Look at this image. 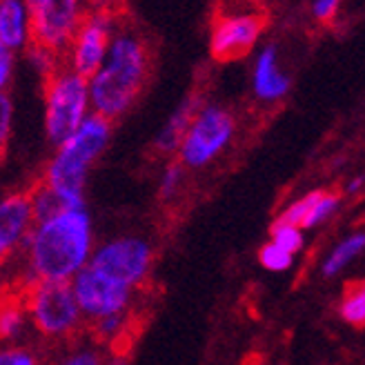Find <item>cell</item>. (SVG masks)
I'll use <instances>...</instances> for the list:
<instances>
[{
	"label": "cell",
	"instance_id": "23",
	"mask_svg": "<svg viewBox=\"0 0 365 365\" xmlns=\"http://www.w3.org/2000/svg\"><path fill=\"white\" fill-rule=\"evenodd\" d=\"M11 125H14V103L9 94H0V160L5 158L7 145L11 138Z\"/></svg>",
	"mask_w": 365,
	"mask_h": 365
},
{
	"label": "cell",
	"instance_id": "18",
	"mask_svg": "<svg viewBox=\"0 0 365 365\" xmlns=\"http://www.w3.org/2000/svg\"><path fill=\"white\" fill-rule=\"evenodd\" d=\"M134 325V317L132 314H118V317H109L103 321L91 323V334H94L98 345H116L120 341L127 339Z\"/></svg>",
	"mask_w": 365,
	"mask_h": 365
},
{
	"label": "cell",
	"instance_id": "21",
	"mask_svg": "<svg viewBox=\"0 0 365 365\" xmlns=\"http://www.w3.org/2000/svg\"><path fill=\"white\" fill-rule=\"evenodd\" d=\"M365 247V234H356L352 236V239H348L345 243H341L334 252H332V257L327 259L325 267H323V274L325 277H330V274H336L345 263H348L354 254H359L361 250Z\"/></svg>",
	"mask_w": 365,
	"mask_h": 365
},
{
	"label": "cell",
	"instance_id": "19",
	"mask_svg": "<svg viewBox=\"0 0 365 365\" xmlns=\"http://www.w3.org/2000/svg\"><path fill=\"white\" fill-rule=\"evenodd\" d=\"M325 190H317V192H309L305 198H301L299 203H294L292 207H287L279 218H277V225H287V227H303L307 216L312 214V210L317 207V203L323 198Z\"/></svg>",
	"mask_w": 365,
	"mask_h": 365
},
{
	"label": "cell",
	"instance_id": "12",
	"mask_svg": "<svg viewBox=\"0 0 365 365\" xmlns=\"http://www.w3.org/2000/svg\"><path fill=\"white\" fill-rule=\"evenodd\" d=\"M34 223L29 192H14L0 198V263L23 250Z\"/></svg>",
	"mask_w": 365,
	"mask_h": 365
},
{
	"label": "cell",
	"instance_id": "31",
	"mask_svg": "<svg viewBox=\"0 0 365 365\" xmlns=\"http://www.w3.org/2000/svg\"><path fill=\"white\" fill-rule=\"evenodd\" d=\"M105 365H130V363H127V356L125 354H112V356L107 359Z\"/></svg>",
	"mask_w": 365,
	"mask_h": 365
},
{
	"label": "cell",
	"instance_id": "6",
	"mask_svg": "<svg viewBox=\"0 0 365 365\" xmlns=\"http://www.w3.org/2000/svg\"><path fill=\"white\" fill-rule=\"evenodd\" d=\"M89 265L120 285L138 292L145 287L152 274L154 250L138 236H118V239L96 245Z\"/></svg>",
	"mask_w": 365,
	"mask_h": 365
},
{
	"label": "cell",
	"instance_id": "24",
	"mask_svg": "<svg viewBox=\"0 0 365 365\" xmlns=\"http://www.w3.org/2000/svg\"><path fill=\"white\" fill-rule=\"evenodd\" d=\"M259 261H261L263 267H267L272 272H281V269H287L292 265V254H287L279 245L267 243L259 252Z\"/></svg>",
	"mask_w": 365,
	"mask_h": 365
},
{
	"label": "cell",
	"instance_id": "26",
	"mask_svg": "<svg viewBox=\"0 0 365 365\" xmlns=\"http://www.w3.org/2000/svg\"><path fill=\"white\" fill-rule=\"evenodd\" d=\"M182 174L185 172H182L180 163H170V165L165 168V172H163V176H160V187H158V194L163 200H170L178 192L180 182H182Z\"/></svg>",
	"mask_w": 365,
	"mask_h": 365
},
{
	"label": "cell",
	"instance_id": "25",
	"mask_svg": "<svg viewBox=\"0 0 365 365\" xmlns=\"http://www.w3.org/2000/svg\"><path fill=\"white\" fill-rule=\"evenodd\" d=\"M269 232H272V239H274L272 243L279 245L281 250H285L287 254L301 250V245H303V236H301V232L297 227H287V225L274 223Z\"/></svg>",
	"mask_w": 365,
	"mask_h": 365
},
{
	"label": "cell",
	"instance_id": "17",
	"mask_svg": "<svg viewBox=\"0 0 365 365\" xmlns=\"http://www.w3.org/2000/svg\"><path fill=\"white\" fill-rule=\"evenodd\" d=\"M341 317L354 327H365V279H352L343 285Z\"/></svg>",
	"mask_w": 365,
	"mask_h": 365
},
{
	"label": "cell",
	"instance_id": "2",
	"mask_svg": "<svg viewBox=\"0 0 365 365\" xmlns=\"http://www.w3.org/2000/svg\"><path fill=\"white\" fill-rule=\"evenodd\" d=\"M150 67V43L134 25L120 18L109 43L107 58L96 76L89 81L91 112L109 123L123 118L140 96Z\"/></svg>",
	"mask_w": 365,
	"mask_h": 365
},
{
	"label": "cell",
	"instance_id": "4",
	"mask_svg": "<svg viewBox=\"0 0 365 365\" xmlns=\"http://www.w3.org/2000/svg\"><path fill=\"white\" fill-rule=\"evenodd\" d=\"M43 96L47 140L53 148H61L94 114L89 101V81L63 65L43 78Z\"/></svg>",
	"mask_w": 365,
	"mask_h": 365
},
{
	"label": "cell",
	"instance_id": "9",
	"mask_svg": "<svg viewBox=\"0 0 365 365\" xmlns=\"http://www.w3.org/2000/svg\"><path fill=\"white\" fill-rule=\"evenodd\" d=\"M71 289L78 301L85 323H96L109 317L132 314L136 303V292L120 285L118 281L105 277L103 272L87 265L71 281Z\"/></svg>",
	"mask_w": 365,
	"mask_h": 365
},
{
	"label": "cell",
	"instance_id": "22",
	"mask_svg": "<svg viewBox=\"0 0 365 365\" xmlns=\"http://www.w3.org/2000/svg\"><path fill=\"white\" fill-rule=\"evenodd\" d=\"M25 53H27V58H29V63L36 67V71L43 76V78H47L49 74H53L58 67H63L65 65V61L63 58H58L56 53H51V51H47V49H43V47H36V45H29L27 49H25Z\"/></svg>",
	"mask_w": 365,
	"mask_h": 365
},
{
	"label": "cell",
	"instance_id": "15",
	"mask_svg": "<svg viewBox=\"0 0 365 365\" xmlns=\"http://www.w3.org/2000/svg\"><path fill=\"white\" fill-rule=\"evenodd\" d=\"M289 87L287 76H283L277 69V49L272 45L265 47L259 56L257 69H254V91H257L259 98L272 101V98H281Z\"/></svg>",
	"mask_w": 365,
	"mask_h": 365
},
{
	"label": "cell",
	"instance_id": "1",
	"mask_svg": "<svg viewBox=\"0 0 365 365\" xmlns=\"http://www.w3.org/2000/svg\"><path fill=\"white\" fill-rule=\"evenodd\" d=\"M96 250L94 225L87 207L63 210L34 223L23 243L29 283H71Z\"/></svg>",
	"mask_w": 365,
	"mask_h": 365
},
{
	"label": "cell",
	"instance_id": "30",
	"mask_svg": "<svg viewBox=\"0 0 365 365\" xmlns=\"http://www.w3.org/2000/svg\"><path fill=\"white\" fill-rule=\"evenodd\" d=\"M336 9H339V3L336 0H321V3H317L314 5V14H317V18L319 21H332L334 18V14H336Z\"/></svg>",
	"mask_w": 365,
	"mask_h": 365
},
{
	"label": "cell",
	"instance_id": "28",
	"mask_svg": "<svg viewBox=\"0 0 365 365\" xmlns=\"http://www.w3.org/2000/svg\"><path fill=\"white\" fill-rule=\"evenodd\" d=\"M0 365H38V359L27 348H0Z\"/></svg>",
	"mask_w": 365,
	"mask_h": 365
},
{
	"label": "cell",
	"instance_id": "14",
	"mask_svg": "<svg viewBox=\"0 0 365 365\" xmlns=\"http://www.w3.org/2000/svg\"><path fill=\"white\" fill-rule=\"evenodd\" d=\"M31 43L29 7L21 0H0V45L16 51H25Z\"/></svg>",
	"mask_w": 365,
	"mask_h": 365
},
{
	"label": "cell",
	"instance_id": "29",
	"mask_svg": "<svg viewBox=\"0 0 365 365\" xmlns=\"http://www.w3.org/2000/svg\"><path fill=\"white\" fill-rule=\"evenodd\" d=\"M14 65H16V53L0 45V94H7V87L14 76Z\"/></svg>",
	"mask_w": 365,
	"mask_h": 365
},
{
	"label": "cell",
	"instance_id": "8",
	"mask_svg": "<svg viewBox=\"0 0 365 365\" xmlns=\"http://www.w3.org/2000/svg\"><path fill=\"white\" fill-rule=\"evenodd\" d=\"M118 21L120 16L109 7L85 9L83 23L65 56V65L87 81L94 78L107 58L109 43H112Z\"/></svg>",
	"mask_w": 365,
	"mask_h": 365
},
{
	"label": "cell",
	"instance_id": "5",
	"mask_svg": "<svg viewBox=\"0 0 365 365\" xmlns=\"http://www.w3.org/2000/svg\"><path fill=\"white\" fill-rule=\"evenodd\" d=\"M27 319L34 330L49 341L74 339L85 319L71 283H29L21 287Z\"/></svg>",
	"mask_w": 365,
	"mask_h": 365
},
{
	"label": "cell",
	"instance_id": "13",
	"mask_svg": "<svg viewBox=\"0 0 365 365\" xmlns=\"http://www.w3.org/2000/svg\"><path fill=\"white\" fill-rule=\"evenodd\" d=\"M200 109H203V98H200L198 94H192L182 101L176 107V112L168 118V123L163 125L158 136L154 138V152L165 154V156L178 152L182 138H185L192 120L196 118V114L200 112Z\"/></svg>",
	"mask_w": 365,
	"mask_h": 365
},
{
	"label": "cell",
	"instance_id": "11",
	"mask_svg": "<svg viewBox=\"0 0 365 365\" xmlns=\"http://www.w3.org/2000/svg\"><path fill=\"white\" fill-rule=\"evenodd\" d=\"M267 25L265 11L221 14L212 23L210 53L218 63L239 61L252 51Z\"/></svg>",
	"mask_w": 365,
	"mask_h": 365
},
{
	"label": "cell",
	"instance_id": "10",
	"mask_svg": "<svg viewBox=\"0 0 365 365\" xmlns=\"http://www.w3.org/2000/svg\"><path fill=\"white\" fill-rule=\"evenodd\" d=\"M234 134V118L218 105H203L192 120L190 130L178 148L180 165L203 168L225 150Z\"/></svg>",
	"mask_w": 365,
	"mask_h": 365
},
{
	"label": "cell",
	"instance_id": "7",
	"mask_svg": "<svg viewBox=\"0 0 365 365\" xmlns=\"http://www.w3.org/2000/svg\"><path fill=\"white\" fill-rule=\"evenodd\" d=\"M29 7V34L36 47H43L65 61L71 41L83 23L85 9L76 0H34Z\"/></svg>",
	"mask_w": 365,
	"mask_h": 365
},
{
	"label": "cell",
	"instance_id": "16",
	"mask_svg": "<svg viewBox=\"0 0 365 365\" xmlns=\"http://www.w3.org/2000/svg\"><path fill=\"white\" fill-rule=\"evenodd\" d=\"M27 321L23 292H0V343L16 341L25 332Z\"/></svg>",
	"mask_w": 365,
	"mask_h": 365
},
{
	"label": "cell",
	"instance_id": "27",
	"mask_svg": "<svg viewBox=\"0 0 365 365\" xmlns=\"http://www.w3.org/2000/svg\"><path fill=\"white\" fill-rule=\"evenodd\" d=\"M336 205H339V194H336V192H334V194H332V192H325L323 198L317 203V207L312 210V214L307 216V221H305L303 227H314V225L321 223L323 218H325L327 214H330Z\"/></svg>",
	"mask_w": 365,
	"mask_h": 365
},
{
	"label": "cell",
	"instance_id": "3",
	"mask_svg": "<svg viewBox=\"0 0 365 365\" xmlns=\"http://www.w3.org/2000/svg\"><path fill=\"white\" fill-rule=\"evenodd\" d=\"M112 130L114 123L91 114L81 130L56 148L49 158L41 182L63 200L67 210L85 207V182L89 170L107 150Z\"/></svg>",
	"mask_w": 365,
	"mask_h": 365
},
{
	"label": "cell",
	"instance_id": "20",
	"mask_svg": "<svg viewBox=\"0 0 365 365\" xmlns=\"http://www.w3.org/2000/svg\"><path fill=\"white\" fill-rule=\"evenodd\" d=\"M107 354L98 343H89V345H76V348L67 350L56 365H105Z\"/></svg>",
	"mask_w": 365,
	"mask_h": 365
}]
</instances>
